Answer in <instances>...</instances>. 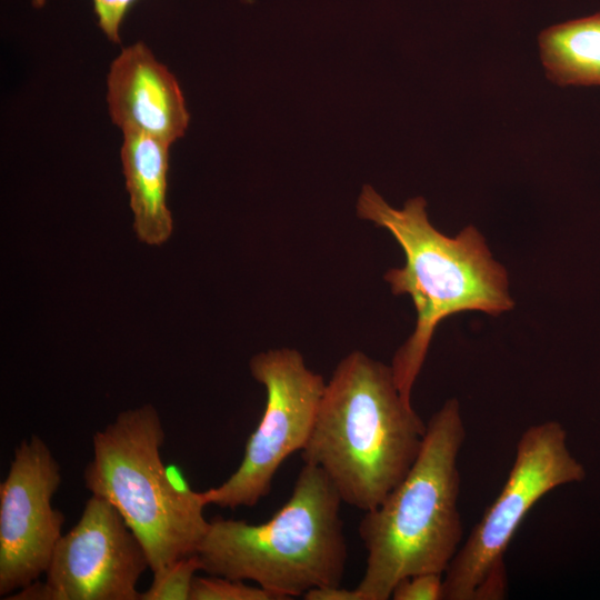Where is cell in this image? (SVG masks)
Wrapping results in <instances>:
<instances>
[{"label":"cell","mask_w":600,"mask_h":600,"mask_svg":"<svg viewBox=\"0 0 600 600\" xmlns=\"http://www.w3.org/2000/svg\"><path fill=\"white\" fill-rule=\"evenodd\" d=\"M426 431L391 366L353 351L326 382L301 457L327 474L342 502L366 512L407 476Z\"/></svg>","instance_id":"6da1fadb"},{"label":"cell","mask_w":600,"mask_h":600,"mask_svg":"<svg viewBox=\"0 0 600 600\" xmlns=\"http://www.w3.org/2000/svg\"><path fill=\"white\" fill-rule=\"evenodd\" d=\"M427 202L417 197L394 209L370 186L359 196L361 219L387 229L402 248L406 263L384 274L394 294H409L417 311L412 334L397 350L391 368L404 400L426 360L438 324L462 311L498 316L512 309L506 269L492 259L482 234L466 227L451 238L429 221Z\"/></svg>","instance_id":"7a4b0ae2"},{"label":"cell","mask_w":600,"mask_h":600,"mask_svg":"<svg viewBox=\"0 0 600 600\" xmlns=\"http://www.w3.org/2000/svg\"><path fill=\"white\" fill-rule=\"evenodd\" d=\"M466 439L459 401L448 399L427 422L421 450L403 480L374 509L358 532L367 550L356 590L361 600H388L401 579L444 573L461 547L458 458Z\"/></svg>","instance_id":"3957f363"},{"label":"cell","mask_w":600,"mask_h":600,"mask_svg":"<svg viewBox=\"0 0 600 600\" xmlns=\"http://www.w3.org/2000/svg\"><path fill=\"white\" fill-rule=\"evenodd\" d=\"M342 500L327 474L304 463L292 493L273 517L252 524L214 518L197 547L201 570L249 580L277 600L341 586L348 547Z\"/></svg>","instance_id":"277c9868"},{"label":"cell","mask_w":600,"mask_h":600,"mask_svg":"<svg viewBox=\"0 0 600 600\" xmlns=\"http://www.w3.org/2000/svg\"><path fill=\"white\" fill-rule=\"evenodd\" d=\"M164 430L151 404L121 412L92 437L86 488L111 502L140 540L150 570L193 554L209 522L202 491L173 481L160 456Z\"/></svg>","instance_id":"5b68a950"},{"label":"cell","mask_w":600,"mask_h":600,"mask_svg":"<svg viewBox=\"0 0 600 600\" xmlns=\"http://www.w3.org/2000/svg\"><path fill=\"white\" fill-rule=\"evenodd\" d=\"M584 467L554 420L528 427L497 498L443 573V600H500L507 594L504 554L528 512L548 492L583 481Z\"/></svg>","instance_id":"8992f818"},{"label":"cell","mask_w":600,"mask_h":600,"mask_svg":"<svg viewBox=\"0 0 600 600\" xmlns=\"http://www.w3.org/2000/svg\"><path fill=\"white\" fill-rule=\"evenodd\" d=\"M249 366L264 387L266 408L237 470L219 487L202 491L207 504L254 507L269 494L284 460L304 448L316 422L326 382L299 351L271 349L253 356Z\"/></svg>","instance_id":"52a82bcc"},{"label":"cell","mask_w":600,"mask_h":600,"mask_svg":"<svg viewBox=\"0 0 600 600\" xmlns=\"http://www.w3.org/2000/svg\"><path fill=\"white\" fill-rule=\"evenodd\" d=\"M146 569L144 548L118 509L92 494L76 526L58 540L46 581L6 599L139 600L137 583Z\"/></svg>","instance_id":"ba28073f"},{"label":"cell","mask_w":600,"mask_h":600,"mask_svg":"<svg viewBox=\"0 0 600 600\" xmlns=\"http://www.w3.org/2000/svg\"><path fill=\"white\" fill-rule=\"evenodd\" d=\"M60 466L44 441L31 436L17 447L0 484V596L46 573L64 522L51 500Z\"/></svg>","instance_id":"9c48e42d"},{"label":"cell","mask_w":600,"mask_h":600,"mask_svg":"<svg viewBox=\"0 0 600 600\" xmlns=\"http://www.w3.org/2000/svg\"><path fill=\"white\" fill-rule=\"evenodd\" d=\"M107 102L122 133H144L172 144L189 126L178 80L142 41L124 47L111 62Z\"/></svg>","instance_id":"30bf717a"},{"label":"cell","mask_w":600,"mask_h":600,"mask_svg":"<svg viewBox=\"0 0 600 600\" xmlns=\"http://www.w3.org/2000/svg\"><path fill=\"white\" fill-rule=\"evenodd\" d=\"M120 159L140 241L160 246L172 232L167 206L169 149L171 144L151 136L122 133Z\"/></svg>","instance_id":"8fae6325"},{"label":"cell","mask_w":600,"mask_h":600,"mask_svg":"<svg viewBox=\"0 0 600 600\" xmlns=\"http://www.w3.org/2000/svg\"><path fill=\"white\" fill-rule=\"evenodd\" d=\"M549 80L559 86H600V12L554 24L539 34Z\"/></svg>","instance_id":"7c38bea8"},{"label":"cell","mask_w":600,"mask_h":600,"mask_svg":"<svg viewBox=\"0 0 600 600\" xmlns=\"http://www.w3.org/2000/svg\"><path fill=\"white\" fill-rule=\"evenodd\" d=\"M201 570L196 553L174 560L153 571L150 588L139 600H190L196 572Z\"/></svg>","instance_id":"4fadbf2b"},{"label":"cell","mask_w":600,"mask_h":600,"mask_svg":"<svg viewBox=\"0 0 600 600\" xmlns=\"http://www.w3.org/2000/svg\"><path fill=\"white\" fill-rule=\"evenodd\" d=\"M190 600H277L259 586L252 587L242 580L224 577H194Z\"/></svg>","instance_id":"5bb4252c"},{"label":"cell","mask_w":600,"mask_h":600,"mask_svg":"<svg viewBox=\"0 0 600 600\" xmlns=\"http://www.w3.org/2000/svg\"><path fill=\"white\" fill-rule=\"evenodd\" d=\"M390 599L443 600V573L423 572L406 577L397 582Z\"/></svg>","instance_id":"9a60e30c"},{"label":"cell","mask_w":600,"mask_h":600,"mask_svg":"<svg viewBox=\"0 0 600 600\" xmlns=\"http://www.w3.org/2000/svg\"><path fill=\"white\" fill-rule=\"evenodd\" d=\"M136 1L137 0H92L98 24L111 42H120L123 19Z\"/></svg>","instance_id":"2e32d148"},{"label":"cell","mask_w":600,"mask_h":600,"mask_svg":"<svg viewBox=\"0 0 600 600\" xmlns=\"http://www.w3.org/2000/svg\"><path fill=\"white\" fill-rule=\"evenodd\" d=\"M306 600H361L356 590H349L341 586L320 587L309 590L302 596Z\"/></svg>","instance_id":"e0dca14e"}]
</instances>
